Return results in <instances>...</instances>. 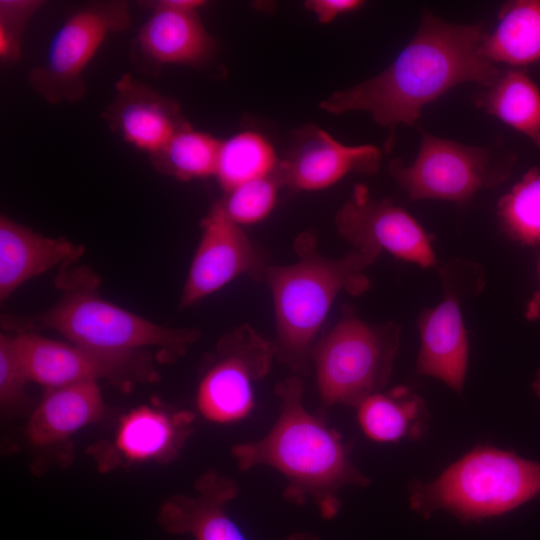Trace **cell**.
Segmentation results:
<instances>
[{"label": "cell", "instance_id": "cell-1", "mask_svg": "<svg viewBox=\"0 0 540 540\" xmlns=\"http://www.w3.org/2000/svg\"><path fill=\"white\" fill-rule=\"evenodd\" d=\"M483 23L459 25L426 10L420 26L396 59L380 74L320 103L331 114L366 111L382 126L412 125L422 108L456 85L488 87L500 75L483 53Z\"/></svg>", "mask_w": 540, "mask_h": 540}, {"label": "cell", "instance_id": "cell-2", "mask_svg": "<svg viewBox=\"0 0 540 540\" xmlns=\"http://www.w3.org/2000/svg\"><path fill=\"white\" fill-rule=\"evenodd\" d=\"M275 394L280 413L272 428L258 440L235 445L232 456L243 471L260 465L276 469L287 480V500L310 499L324 518H333L340 509L339 491L366 487L370 480L351 462L340 434L306 409L299 376L280 381Z\"/></svg>", "mask_w": 540, "mask_h": 540}, {"label": "cell", "instance_id": "cell-3", "mask_svg": "<svg viewBox=\"0 0 540 540\" xmlns=\"http://www.w3.org/2000/svg\"><path fill=\"white\" fill-rule=\"evenodd\" d=\"M298 260L285 266H268L267 279L274 305L275 356L297 374H306L317 336L337 298L345 291L359 295L370 282L365 270L378 257L352 250L336 259L317 251L316 241L304 233L295 241Z\"/></svg>", "mask_w": 540, "mask_h": 540}, {"label": "cell", "instance_id": "cell-4", "mask_svg": "<svg viewBox=\"0 0 540 540\" xmlns=\"http://www.w3.org/2000/svg\"><path fill=\"white\" fill-rule=\"evenodd\" d=\"M57 276L63 291L50 309L34 316H3L2 327L14 333L50 329L72 344L110 354L140 352L159 347L164 357H180L200 333L153 323L100 297L99 278L85 267L64 270Z\"/></svg>", "mask_w": 540, "mask_h": 540}, {"label": "cell", "instance_id": "cell-5", "mask_svg": "<svg viewBox=\"0 0 540 540\" xmlns=\"http://www.w3.org/2000/svg\"><path fill=\"white\" fill-rule=\"evenodd\" d=\"M540 495V463L478 446L429 483L410 488L413 510L428 517L445 510L462 521L507 513Z\"/></svg>", "mask_w": 540, "mask_h": 540}, {"label": "cell", "instance_id": "cell-6", "mask_svg": "<svg viewBox=\"0 0 540 540\" xmlns=\"http://www.w3.org/2000/svg\"><path fill=\"white\" fill-rule=\"evenodd\" d=\"M395 322L369 323L346 308L334 327L318 339L312 353L324 405L356 407L388 382L400 345Z\"/></svg>", "mask_w": 540, "mask_h": 540}, {"label": "cell", "instance_id": "cell-7", "mask_svg": "<svg viewBox=\"0 0 540 540\" xmlns=\"http://www.w3.org/2000/svg\"><path fill=\"white\" fill-rule=\"evenodd\" d=\"M516 155L504 147L467 146L421 130L416 159L405 165L394 159L389 172L411 200H444L467 204L480 190L505 182Z\"/></svg>", "mask_w": 540, "mask_h": 540}, {"label": "cell", "instance_id": "cell-8", "mask_svg": "<svg viewBox=\"0 0 540 540\" xmlns=\"http://www.w3.org/2000/svg\"><path fill=\"white\" fill-rule=\"evenodd\" d=\"M130 23L126 1H98L71 13L53 36L43 61L28 82L50 104L76 102L86 92L84 71L107 36Z\"/></svg>", "mask_w": 540, "mask_h": 540}, {"label": "cell", "instance_id": "cell-9", "mask_svg": "<svg viewBox=\"0 0 540 540\" xmlns=\"http://www.w3.org/2000/svg\"><path fill=\"white\" fill-rule=\"evenodd\" d=\"M438 271L443 297L418 317L420 348L416 372L461 393L469 358L463 304L484 287V272L477 263L463 259L448 261Z\"/></svg>", "mask_w": 540, "mask_h": 540}, {"label": "cell", "instance_id": "cell-10", "mask_svg": "<svg viewBox=\"0 0 540 540\" xmlns=\"http://www.w3.org/2000/svg\"><path fill=\"white\" fill-rule=\"evenodd\" d=\"M274 357L273 342L248 325L225 335L197 388L200 414L218 424L244 419L254 407L256 385L268 373Z\"/></svg>", "mask_w": 540, "mask_h": 540}, {"label": "cell", "instance_id": "cell-11", "mask_svg": "<svg viewBox=\"0 0 540 540\" xmlns=\"http://www.w3.org/2000/svg\"><path fill=\"white\" fill-rule=\"evenodd\" d=\"M335 224L353 250L376 257L387 252L423 268L437 265L432 238L420 223L391 199H373L362 184L338 210Z\"/></svg>", "mask_w": 540, "mask_h": 540}, {"label": "cell", "instance_id": "cell-12", "mask_svg": "<svg viewBox=\"0 0 540 540\" xmlns=\"http://www.w3.org/2000/svg\"><path fill=\"white\" fill-rule=\"evenodd\" d=\"M12 335L30 381L48 389L100 379L125 386L154 375L148 359L140 352L102 353L33 332Z\"/></svg>", "mask_w": 540, "mask_h": 540}, {"label": "cell", "instance_id": "cell-13", "mask_svg": "<svg viewBox=\"0 0 540 540\" xmlns=\"http://www.w3.org/2000/svg\"><path fill=\"white\" fill-rule=\"evenodd\" d=\"M201 229V238L179 300L181 309L242 275L262 280L268 268L241 226L228 218L219 202L212 205L201 222Z\"/></svg>", "mask_w": 540, "mask_h": 540}, {"label": "cell", "instance_id": "cell-14", "mask_svg": "<svg viewBox=\"0 0 540 540\" xmlns=\"http://www.w3.org/2000/svg\"><path fill=\"white\" fill-rule=\"evenodd\" d=\"M379 164L380 151L376 146H348L312 125L298 133L276 173L283 186L316 191L334 185L352 172L374 174Z\"/></svg>", "mask_w": 540, "mask_h": 540}, {"label": "cell", "instance_id": "cell-15", "mask_svg": "<svg viewBox=\"0 0 540 540\" xmlns=\"http://www.w3.org/2000/svg\"><path fill=\"white\" fill-rule=\"evenodd\" d=\"M149 18L132 42V58L143 70L157 72L163 65L200 66L210 60L215 42L197 10L148 2Z\"/></svg>", "mask_w": 540, "mask_h": 540}, {"label": "cell", "instance_id": "cell-16", "mask_svg": "<svg viewBox=\"0 0 540 540\" xmlns=\"http://www.w3.org/2000/svg\"><path fill=\"white\" fill-rule=\"evenodd\" d=\"M112 132L149 156L158 152L182 127L178 103L130 74L115 83V97L102 113Z\"/></svg>", "mask_w": 540, "mask_h": 540}, {"label": "cell", "instance_id": "cell-17", "mask_svg": "<svg viewBox=\"0 0 540 540\" xmlns=\"http://www.w3.org/2000/svg\"><path fill=\"white\" fill-rule=\"evenodd\" d=\"M237 493L233 479L208 472L197 480L195 495H177L166 501L158 520L166 531L189 534L195 540H246L226 511V504Z\"/></svg>", "mask_w": 540, "mask_h": 540}, {"label": "cell", "instance_id": "cell-18", "mask_svg": "<svg viewBox=\"0 0 540 540\" xmlns=\"http://www.w3.org/2000/svg\"><path fill=\"white\" fill-rule=\"evenodd\" d=\"M83 252V246L64 237L43 236L1 215L0 300H6L23 283L53 267L76 262Z\"/></svg>", "mask_w": 540, "mask_h": 540}, {"label": "cell", "instance_id": "cell-19", "mask_svg": "<svg viewBox=\"0 0 540 540\" xmlns=\"http://www.w3.org/2000/svg\"><path fill=\"white\" fill-rule=\"evenodd\" d=\"M104 410L97 381L50 388L29 418L27 436L36 445L59 442L98 421Z\"/></svg>", "mask_w": 540, "mask_h": 540}, {"label": "cell", "instance_id": "cell-20", "mask_svg": "<svg viewBox=\"0 0 540 540\" xmlns=\"http://www.w3.org/2000/svg\"><path fill=\"white\" fill-rule=\"evenodd\" d=\"M193 414L170 413L149 406L126 414L117 429L115 446L129 461L172 458L191 432Z\"/></svg>", "mask_w": 540, "mask_h": 540}, {"label": "cell", "instance_id": "cell-21", "mask_svg": "<svg viewBox=\"0 0 540 540\" xmlns=\"http://www.w3.org/2000/svg\"><path fill=\"white\" fill-rule=\"evenodd\" d=\"M482 50L495 64L512 68L540 65V0L502 5L495 29L484 36Z\"/></svg>", "mask_w": 540, "mask_h": 540}, {"label": "cell", "instance_id": "cell-22", "mask_svg": "<svg viewBox=\"0 0 540 540\" xmlns=\"http://www.w3.org/2000/svg\"><path fill=\"white\" fill-rule=\"evenodd\" d=\"M358 423L364 434L376 442H397L421 436L426 423L423 399L407 387L376 392L357 406Z\"/></svg>", "mask_w": 540, "mask_h": 540}, {"label": "cell", "instance_id": "cell-23", "mask_svg": "<svg viewBox=\"0 0 540 540\" xmlns=\"http://www.w3.org/2000/svg\"><path fill=\"white\" fill-rule=\"evenodd\" d=\"M476 105L540 148V89L523 68L501 71L475 98Z\"/></svg>", "mask_w": 540, "mask_h": 540}, {"label": "cell", "instance_id": "cell-24", "mask_svg": "<svg viewBox=\"0 0 540 540\" xmlns=\"http://www.w3.org/2000/svg\"><path fill=\"white\" fill-rule=\"evenodd\" d=\"M280 161L270 141L255 131H242L221 141L215 177L225 192L277 172Z\"/></svg>", "mask_w": 540, "mask_h": 540}, {"label": "cell", "instance_id": "cell-25", "mask_svg": "<svg viewBox=\"0 0 540 540\" xmlns=\"http://www.w3.org/2000/svg\"><path fill=\"white\" fill-rule=\"evenodd\" d=\"M220 144L219 139L187 124L149 158L158 172L180 181L206 178L215 175Z\"/></svg>", "mask_w": 540, "mask_h": 540}, {"label": "cell", "instance_id": "cell-26", "mask_svg": "<svg viewBox=\"0 0 540 540\" xmlns=\"http://www.w3.org/2000/svg\"><path fill=\"white\" fill-rule=\"evenodd\" d=\"M502 231L514 242L540 247V166L530 168L497 203Z\"/></svg>", "mask_w": 540, "mask_h": 540}, {"label": "cell", "instance_id": "cell-27", "mask_svg": "<svg viewBox=\"0 0 540 540\" xmlns=\"http://www.w3.org/2000/svg\"><path fill=\"white\" fill-rule=\"evenodd\" d=\"M282 186L275 173L233 188L218 202L234 223L252 225L263 221L272 212Z\"/></svg>", "mask_w": 540, "mask_h": 540}, {"label": "cell", "instance_id": "cell-28", "mask_svg": "<svg viewBox=\"0 0 540 540\" xmlns=\"http://www.w3.org/2000/svg\"><path fill=\"white\" fill-rule=\"evenodd\" d=\"M42 5L41 1H0V59L13 64L20 59L21 35L31 15Z\"/></svg>", "mask_w": 540, "mask_h": 540}, {"label": "cell", "instance_id": "cell-29", "mask_svg": "<svg viewBox=\"0 0 540 540\" xmlns=\"http://www.w3.org/2000/svg\"><path fill=\"white\" fill-rule=\"evenodd\" d=\"M30 381L12 334L0 335V401L4 408L18 405Z\"/></svg>", "mask_w": 540, "mask_h": 540}, {"label": "cell", "instance_id": "cell-30", "mask_svg": "<svg viewBox=\"0 0 540 540\" xmlns=\"http://www.w3.org/2000/svg\"><path fill=\"white\" fill-rule=\"evenodd\" d=\"M364 4L360 0H309L305 7L314 13L321 23H329L337 16L357 10Z\"/></svg>", "mask_w": 540, "mask_h": 540}, {"label": "cell", "instance_id": "cell-31", "mask_svg": "<svg viewBox=\"0 0 540 540\" xmlns=\"http://www.w3.org/2000/svg\"><path fill=\"white\" fill-rule=\"evenodd\" d=\"M538 280L539 286L525 306L524 316L529 321L540 319V260L538 263Z\"/></svg>", "mask_w": 540, "mask_h": 540}, {"label": "cell", "instance_id": "cell-32", "mask_svg": "<svg viewBox=\"0 0 540 540\" xmlns=\"http://www.w3.org/2000/svg\"><path fill=\"white\" fill-rule=\"evenodd\" d=\"M286 540H320L317 536L309 533H295Z\"/></svg>", "mask_w": 540, "mask_h": 540}, {"label": "cell", "instance_id": "cell-33", "mask_svg": "<svg viewBox=\"0 0 540 540\" xmlns=\"http://www.w3.org/2000/svg\"><path fill=\"white\" fill-rule=\"evenodd\" d=\"M532 389L535 394L540 397V368L537 370L535 379L532 382Z\"/></svg>", "mask_w": 540, "mask_h": 540}]
</instances>
